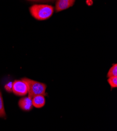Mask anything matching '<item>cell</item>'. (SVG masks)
I'll use <instances>...</instances> for the list:
<instances>
[{
	"label": "cell",
	"instance_id": "obj_1",
	"mask_svg": "<svg viewBox=\"0 0 117 131\" xmlns=\"http://www.w3.org/2000/svg\"><path fill=\"white\" fill-rule=\"evenodd\" d=\"M31 15L38 20H45L49 18L54 13V7L49 5L35 4L30 8Z\"/></svg>",
	"mask_w": 117,
	"mask_h": 131
},
{
	"label": "cell",
	"instance_id": "obj_2",
	"mask_svg": "<svg viewBox=\"0 0 117 131\" xmlns=\"http://www.w3.org/2000/svg\"><path fill=\"white\" fill-rule=\"evenodd\" d=\"M28 86V97L32 99L34 96L37 95L47 96L46 89L47 86L45 84L39 82L30 78L25 77L22 79Z\"/></svg>",
	"mask_w": 117,
	"mask_h": 131
},
{
	"label": "cell",
	"instance_id": "obj_3",
	"mask_svg": "<svg viewBox=\"0 0 117 131\" xmlns=\"http://www.w3.org/2000/svg\"><path fill=\"white\" fill-rule=\"evenodd\" d=\"M12 93L18 96H25L28 94V86L23 80H15L12 84Z\"/></svg>",
	"mask_w": 117,
	"mask_h": 131
},
{
	"label": "cell",
	"instance_id": "obj_4",
	"mask_svg": "<svg viewBox=\"0 0 117 131\" xmlns=\"http://www.w3.org/2000/svg\"><path fill=\"white\" fill-rule=\"evenodd\" d=\"M19 107L23 111H31L33 107L32 99L28 97H23L20 99L19 103Z\"/></svg>",
	"mask_w": 117,
	"mask_h": 131
},
{
	"label": "cell",
	"instance_id": "obj_5",
	"mask_svg": "<svg viewBox=\"0 0 117 131\" xmlns=\"http://www.w3.org/2000/svg\"><path fill=\"white\" fill-rule=\"evenodd\" d=\"M75 0H57L56 4V11L59 12L65 10L74 4Z\"/></svg>",
	"mask_w": 117,
	"mask_h": 131
},
{
	"label": "cell",
	"instance_id": "obj_6",
	"mask_svg": "<svg viewBox=\"0 0 117 131\" xmlns=\"http://www.w3.org/2000/svg\"><path fill=\"white\" fill-rule=\"evenodd\" d=\"M32 100L33 107L36 108H43L46 102L45 96L43 95L35 96L32 99Z\"/></svg>",
	"mask_w": 117,
	"mask_h": 131
},
{
	"label": "cell",
	"instance_id": "obj_7",
	"mask_svg": "<svg viewBox=\"0 0 117 131\" xmlns=\"http://www.w3.org/2000/svg\"><path fill=\"white\" fill-rule=\"evenodd\" d=\"M6 117V112L4 106V102L1 91L0 90V117L4 118Z\"/></svg>",
	"mask_w": 117,
	"mask_h": 131
},
{
	"label": "cell",
	"instance_id": "obj_8",
	"mask_svg": "<svg viewBox=\"0 0 117 131\" xmlns=\"http://www.w3.org/2000/svg\"><path fill=\"white\" fill-rule=\"evenodd\" d=\"M113 76H117V64H113L112 66L108 71V72L107 74V77L108 78L113 77Z\"/></svg>",
	"mask_w": 117,
	"mask_h": 131
},
{
	"label": "cell",
	"instance_id": "obj_9",
	"mask_svg": "<svg viewBox=\"0 0 117 131\" xmlns=\"http://www.w3.org/2000/svg\"><path fill=\"white\" fill-rule=\"evenodd\" d=\"M107 81L111 88H115L117 87V76L109 77Z\"/></svg>",
	"mask_w": 117,
	"mask_h": 131
},
{
	"label": "cell",
	"instance_id": "obj_10",
	"mask_svg": "<svg viewBox=\"0 0 117 131\" xmlns=\"http://www.w3.org/2000/svg\"><path fill=\"white\" fill-rule=\"evenodd\" d=\"M12 84L13 83L10 82L5 85L4 86L5 89L8 93H12Z\"/></svg>",
	"mask_w": 117,
	"mask_h": 131
},
{
	"label": "cell",
	"instance_id": "obj_11",
	"mask_svg": "<svg viewBox=\"0 0 117 131\" xmlns=\"http://www.w3.org/2000/svg\"><path fill=\"white\" fill-rule=\"evenodd\" d=\"M87 3L88 4V5H91L93 4V1H92V0H87Z\"/></svg>",
	"mask_w": 117,
	"mask_h": 131
},
{
	"label": "cell",
	"instance_id": "obj_12",
	"mask_svg": "<svg viewBox=\"0 0 117 131\" xmlns=\"http://www.w3.org/2000/svg\"><path fill=\"white\" fill-rule=\"evenodd\" d=\"M28 1H34V2H41V1H43V0H28Z\"/></svg>",
	"mask_w": 117,
	"mask_h": 131
},
{
	"label": "cell",
	"instance_id": "obj_13",
	"mask_svg": "<svg viewBox=\"0 0 117 131\" xmlns=\"http://www.w3.org/2000/svg\"><path fill=\"white\" fill-rule=\"evenodd\" d=\"M54 0H43V2H49V1H53Z\"/></svg>",
	"mask_w": 117,
	"mask_h": 131
}]
</instances>
